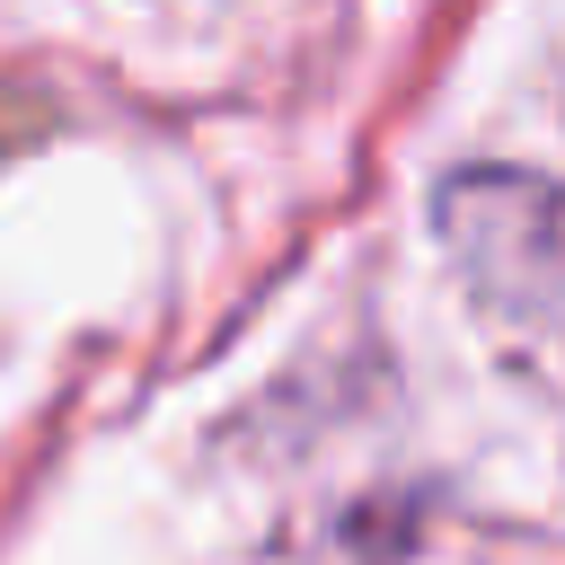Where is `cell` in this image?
<instances>
[{
	"instance_id": "cell-1",
	"label": "cell",
	"mask_w": 565,
	"mask_h": 565,
	"mask_svg": "<svg viewBox=\"0 0 565 565\" xmlns=\"http://www.w3.org/2000/svg\"><path fill=\"white\" fill-rule=\"evenodd\" d=\"M441 238L486 309L521 327L565 318V185L521 168H468L441 185Z\"/></svg>"
}]
</instances>
